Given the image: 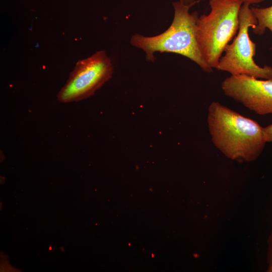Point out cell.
Wrapping results in <instances>:
<instances>
[{"mask_svg":"<svg viewBox=\"0 0 272 272\" xmlns=\"http://www.w3.org/2000/svg\"><path fill=\"white\" fill-rule=\"evenodd\" d=\"M207 122L213 145L231 160L254 161L267 143L258 123L219 102L210 104Z\"/></svg>","mask_w":272,"mask_h":272,"instance_id":"1","label":"cell"},{"mask_svg":"<svg viewBox=\"0 0 272 272\" xmlns=\"http://www.w3.org/2000/svg\"><path fill=\"white\" fill-rule=\"evenodd\" d=\"M172 5L174 9L173 20L165 31L151 37L136 33L131 38V44L143 50L148 61H155V52H172L185 56L203 71L211 72L213 69L205 60L196 39L197 12L190 13L189 9L192 6L180 1L173 2Z\"/></svg>","mask_w":272,"mask_h":272,"instance_id":"2","label":"cell"},{"mask_svg":"<svg viewBox=\"0 0 272 272\" xmlns=\"http://www.w3.org/2000/svg\"><path fill=\"white\" fill-rule=\"evenodd\" d=\"M241 0H210L211 11L196 23V36L202 55L216 69L227 45L238 31Z\"/></svg>","mask_w":272,"mask_h":272,"instance_id":"3","label":"cell"},{"mask_svg":"<svg viewBox=\"0 0 272 272\" xmlns=\"http://www.w3.org/2000/svg\"><path fill=\"white\" fill-rule=\"evenodd\" d=\"M250 5L243 4L239 12V27L232 43L224 49L216 69L229 73L231 75H246L260 79H272V67H261L254 60L256 43L249 35V29L257 23Z\"/></svg>","mask_w":272,"mask_h":272,"instance_id":"4","label":"cell"},{"mask_svg":"<svg viewBox=\"0 0 272 272\" xmlns=\"http://www.w3.org/2000/svg\"><path fill=\"white\" fill-rule=\"evenodd\" d=\"M113 66L104 50L77 62L57 97L63 103L79 101L94 94L112 77Z\"/></svg>","mask_w":272,"mask_h":272,"instance_id":"5","label":"cell"},{"mask_svg":"<svg viewBox=\"0 0 272 272\" xmlns=\"http://www.w3.org/2000/svg\"><path fill=\"white\" fill-rule=\"evenodd\" d=\"M224 94L255 113L272 114V79L231 75L221 83Z\"/></svg>","mask_w":272,"mask_h":272,"instance_id":"6","label":"cell"},{"mask_svg":"<svg viewBox=\"0 0 272 272\" xmlns=\"http://www.w3.org/2000/svg\"><path fill=\"white\" fill-rule=\"evenodd\" d=\"M251 9L257 21L255 27L252 29V32L260 35L264 34L268 29L272 33V6L266 8L251 7Z\"/></svg>","mask_w":272,"mask_h":272,"instance_id":"7","label":"cell"},{"mask_svg":"<svg viewBox=\"0 0 272 272\" xmlns=\"http://www.w3.org/2000/svg\"><path fill=\"white\" fill-rule=\"evenodd\" d=\"M267 263L268 264L267 271L272 272V227L268 240Z\"/></svg>","mask_w":272,"mask_h":272,"instance_id":"8","label":"cell"},{"mask_svg":"<svg viewBox=\"0 0 272 272\" xmlns=\"http://www.w3.org/2000/svg\"><path fill=\"white\" fill-rule=\"evenodd\" d=\"M263 132L266 143H272V124L263 127Z\"/></svg>","mask_w":272,"mask_h":272,"instance_id":"9","label":"cell"},{"mask_svg":"<svg viewBox=\"0 0 272 272\" xmlns=\"http://www.w3.org/2000/svg\"><path fill=\"white\" fill-rule=\"evenodd\" d=\"M201 0H179L180 2L182 3L183 4L187 5H191L193 6L195 4H196L197 2H200Z\"/></svg>","mask_w":272,"mask_h":272,"instance_id":"10","label":"cell"},{"mask_svg":"<svg viewBox=\"0 0 272 272\" xmlns=\"http://www.w3.org/2000/svg\"><path fill=\"white\" fill-rule=\"evenodd\" d=\"M243 4H247L249 5L254 4H258L264 1L265 0H241Z\"/></svg>","mask_w":272,"mask_h":272,"instance_id":"11","label":"cell"},{"mask_svg":"<svg viewBox=\"0 0 272 272\" xmlns=\"http://www.w3.org/2000/svg\"><path fill=\"white\" fill-rule=\"evenodd\" d=\"M49 249H50V250L51 249V247H49Z\"/></svg>","mask_w":272,"mask_h":272,"instance_id":"12","label":"cell"}]
</instances>
